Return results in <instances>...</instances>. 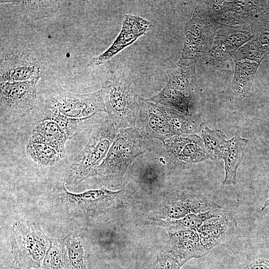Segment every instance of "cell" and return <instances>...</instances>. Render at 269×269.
Here are the masks:
<instances>
[{
    "label": "cell",
    "instance_id": "cell-1",
    "mask_svg": "<svg viewBox=\"0 0 269 269\" xmlns=\"http://www.w3.org/2000/svg\"><path fill=\"white\" fill-rule=\"evenodd\" d=\"M134 128L143 136L162 142L175 135L195 134L200 129L192 118L138 94Z\"/></svg>",
    "mask_w": 269,
    "mask_h": 269
},
{
    "label": "cell",
    "instance_id": "cell-2",
    "mask_svg": "<svg viewBox=\"0 0 269 269\" xmlns=\"http://www.w3.org/2000/svg\"><path fill=\"white\" fill-rule=\"evenodd\" d=\"M157 142L142 135L135 128L120 129L96 175L105 186L121 184L124 176L134 160L154 148Z\"/></svg>",
    "mask_w": 269,
    "mask_h": 269
},
{
    "label": "cell",
    "instance_id": "cell-3",
    "mask_svg": "<svg viewBox=\"0 0 269 269\" xmlns=\"http://www.w3.org/2000/svg\"><path fill=\"white\" fill-rule=\"evenodd\" d=\"M120 129L108 118L93 132L83 149L73 159L65 178V184L75 186L96 177Z\"/></svg>",
    "mask_w": 269,
    "mask_h": 269
},
{
    "label": "cell",
    "instance_id": "cell-4",
    "mask_svg": "<svg viewBox=\"0 0 269 269\" xmlns=\"http://www.w3.org/2000/svg\"><path fill=\"white\" fill-rule=\"evenodd\" d=\"M10 242L15 267L41 269L50 239L38 224L29 220L16 221L12 226Z\"/></svg>",
    "mask_w": 269,
    "mask_h": 269
},
{
    "label": "cell",
    "instance_id": "cell-5",
    "mask_svg": "<svg viewBox=\"0 0 269 269\" xmlns=\"http://www.w3.org/2000/svg\"><path fill=\"white\" fill-rule=\"evenodd\" d=\"M101 89L108 119L119 129L134 128L137 94L132 79L125 75H113L102 84Z\"/></svg>",
    "mask_w": 269,
    "mask_h": 269
},
{
    "label": "cell",
    "instance_id": "cell-6",
    "mask_svg": "<svg viewBox=\"0 0 269 269\" xmlns=\"http://www.w3.org/2000/svg\"><path fill=\"white\" fill-rule=\"evenodd\" d=\"M124 189L117 191L106 187L81 193H72L63 185L60 197L67 213L72 216H94L114 208L124 198Z\"/></svg>",
    "mask_w": 269,
    "mask_h": 269
},
{
    "label": "cell",
    "instance_id": "cell-7",
    "mask_svg": "<svg viewBox=\"0 0 269 269\" xmlns=\"http://www.w3.org/2000/svg\"><path fill=\"white\" fill-rule=\"evenodd\" d=\"M44 108L76 119L90 118L99 113H106L101 89L87 94H53L46 99Z\"/></svg>",
    "mask_w": 269,
    "mask_h": 269
},
{
    "label": "cell",
    "instance_id": "cell-8",
    "mask_svg": "<svg viewBox=\"0 0 269 269\" xmlns=\"http://www.w3.org/2000/svg\"><path fill=\"white\" fill-rule=\"evenodd\" d=\"M212 198L204 195L180 192L167 197L150 218L165 220L181 219L191 214L221 207Z\"/></svg>",
    "mask_w": 269,
    "mask_h": 269
},
{
    "label": "cell",
    "instance_id": "cell-9",
    "mask_svg": "<svg viewBox=\"0 0 269 269\" xmlns=\"http://www.w3.org/2000/svg\"><path fill=\"white\" fill-rule=\"evenodd\" d=\"M40 78L0 83L1 114L22 115L30 112L35 105L36 85Z\"/></svg>",
    "mask_w": 269,
    "mask_h": 269
},
{
    "label": "cell",
    "instance_id": "cell-10",
    "mask_svg": "<svg viewBox=\"0 0 269 269\" xmlns=\"http://www.w3.org/2000/svg\"><path fill=\"white\" fill-rule=\"evenodd\" d=\"M215 36V29L211 22L201 14H194L185 26L182 58L198 60L207 54Z\"/></svg>",
    "mask_w": 269,
    "mask_h": 269
},
{
    "label": "cell",
    "instance_id": "cell-11",
    "mask_svg": "<svg viewBox=\"0 0 269 269\" xmlns=\"http://www.w3.org/2000/svg\"><path fill=\"white\" fill-rule=\"evenodd\" d=\"M254 36L251 27L247 24L222 27L218 31L213 45L206 55L207 61L212 64L222 62Z\"/></svg>",
    "mask_w": 269,
    "mask_h": 269
},
{
    "label": "cell",
    "instance_id": "cell-12",
    "mask_svg": "<svg viewBox=\"0 0 269 269\" xmlns=\"http://www.w3.org/2000/svg\"><path fill=\"white\" fill-rule=\"evenodd\" d=\"M152 27L149 20L138 15L125 14L121 30L112 45L104 52L93 57L88 64L89 67L103 64L117 54L144 35Z\"/></svg>",
    "mask_w": 269,
    "mask_h": 269
},
{
    "label": "cell",
    "instance_id": "cell-13",
    "mask_svg": "<svg viewBox=\"0 0 269 269\" xmlns=\"http://www.w3.org/2000/svg\"><path fill=\"white\" fill-rule=\"evenodd\" d=\"M42 68L38 59L26 52L7 55L1 60L0 83L23 82L41 77Z\"/></svg>",
    "mask_w": 269,
    "mask_h": 269
},
{
    "label": "cell",
    "instance_id": "cell-14",
    "mask_svg": "<svg viewBox=\"0 0 269 269\" xmlns=\"http://www.w3.org/2000/svg\"><path fill=\"white\" fill-rule=\"evenodd\" d=\"M162 142L166 151L179 166L209 159L201 137L195 134L175 135Z\"/></svg>",
    "mask_w": 269,
    "mask_h": 269
},
{
    "label": "cell",
    "instance_id": "cell-15",
    "mask_svg": "<svg viewBox=\"0 0 269 269\" xmlns=\"http://www.w3.org/2000/svg\"><path fill=\"white\" fill-rule=\"evenodd\" d=\"M237 225L234 216L227 209L219 216L206 221L196 230L204 249L208 253L226 242L235 232Z\"/></svg>",
    "mask_w": 269,
    "mask_h": 269
},
{
    "label": "cell",
    "instance_id": "cell-16",
    "mask_svg": "<svg viewBox=\"0 0 269 269\" xmlns=\"http://www.w3.org/2000/svg\"><path fill=\"white\" fill-rule=\"evenodd\" d=\"M168 234V248L187 261L208 254L201 244L196 230H184Z\"/></svg>",
    "mask_w": 269,
    "mask_h": 269
},
{
    "label": "cell",
    "instance_id": "cell-17",
    "mask_svg": "<svg viewBox=\"0 0 269 269\" xmlns=\"http://www.w3.org/2000/svg\"><path fill=\"white\" fill-rule=\"evenodd\" d=\"M227 209L221 207L206 212L191 214L177 220H165L149 218V224L164 228L168 233L184 230H197L204 223L212 218L223 214Z\"/></svg>",
    "mask_w": 269,
    "mask_h": 269
},
{
    "label": "cell",
    "instance_id": "cell-18",
    "mask_svg": "<svg viewBox=\"0 0 269 269\" xmlns=\"http://www.w3.org/2000/svg\"><path fill=\"white\" fill-rule=\"evenodd\" d=\"M248 141L247 138L238 134L227 140L222 157L225 168L224 185H235L237 183V169L244 158Z\"/></svg>",
    "mask_w": 269,
    "mask_h": 269
},
{
    "label": "cell",
    "instance_id": "cell-19",
    "mask_svg": "<svg viewBox=\"0 0 269 269\" xmlns=\"http://www.w3.org/2000/svg\"><path fill=\"white\" fill-rule=\"evenodd\" d=\"M30 137L50 145L63 158L65 157V144L68 138L60 128L54 122L49 120L38 122Z\"/></svg>",
    "mask_w": 269,
    "mask_h": 269
},
{
    "label": "cell",
    "instance_id": "cell-20",
    "mask_svg": "<svg viewBox=\"0 0 269 269\" xmlns=\"http://www.w3.org/2000/svg\"><path fill=\"white\" fill-rule=\"evenodd\" d=\"M195 64L196 62L193 60L180 59L167 71V84L181 92L187 90L195 80Z\"/></svg>",
    "mask_w": 269,
    "mask_h": 269
},
{
    "label": "cell",
    "instance_id": "cell-21",
    "mask_svg": "<svg viewBox=\"0 0 269 269\" xmlns=\"http://www.w3.org/2000/svg\"><path fill=\"white\" fill-rule=\"evenodd\" d=\"M260 63L247 59L236 62L232 89L239 96L245 97L250 92Z\"/></svg>",
    "mask_w": 269,
    "mask_h": 269
},
{
    "label": "cell",
    "instance_id": "cell-22",
    "mask_svg": "<svg viewBox=\"0 0 269 269\" xmlns=\"http://www.w3.org/2000/svg\"><path fill=\"white\" fill-rule=\"evenodd\" d=\"M148 99L192 118L189 113L190 97L173 89L167 83L160 92Z\"/></svg>",
    "mask_w": 269,
    "mask_h": 269
},
{
    "label": "cell",
    "instance_id": "cell-23",
    "mask_svg": "<svg viewBox=\"0 0 269 269\" xmlns=\"http://www.w3.org/2000/svg\"><path fill=\"white\" fill-rule=\"evenodd\" d=\"M26 152L33 161L43 166L55 165L63 158L53 147L30 137L26 145Z\"/></svg>",
    "mask_w": 269,
    "mask_h": 269
},
{
    "label": "cell",
    "instance_id": "cell-24",
    "mask_svg": "<svg viewBox=\"0 0 269 269\" xmlns=\"http://www.w3.org/2000/svg\"><path fill=\"white\" fill-rule=\"evenodd\" d=\"M42 269H71L65 240L50 239V245L44 258Z\"/></svg>",
    "mask_w": 269,
    "mask_h": 269
},
{
    "label": "cell",
    "instance_id": "cell-25",
    "mask_svg": "<svg viewBox=\"0 0 269 269\" xmlns=\"http://www.w3.org/2000/svg\"><path fill=\"white\" fill-rule=\"evenodd\" d=\"M201 136L209 159H222L227 141L224 133L221 130L205 127L201 130Z\"/></svg>",
    "mask_w": 269,
    "mask_h": 269
},
{
    "label": "cell",
    "instance_id": "cell-26",
    "mask_svg": "<svg viewBox=\"0 0 269 269\" xmlns=\"http://www.w3.org/2000/svg\"><path fill=\"white\" fill-rule=\"evenodd\" d=\"M89 119L90 118L84 119L70 118L54 110L44 108L39 121L49 120L54 122L62 130L68 139H69L75 136L82 130L81 124Z\"/></svg>",
    "mask_w": 269,
    "mask_h": 269
},
{
    "label": "cell",
    "instance_id": "cell-27",
    "mask_svg": "<svg viewBox=\"0 0 269 269\" xmlns=\"http://www.w3.org/2000/svg\"><path fill=\"white\" fill-rule=\"evenodd\" d=\"M71 269H88L85 252L77 237L71 236L65 240Z\"/></svg>",
    "mask_w": 269,
    "mask_h": 269
},
{
    "label": "cell",
    "instance_id": "cell-28",
    "mask_svg": "<svg viewBox=\"0 0 269 269\" xmlns=\"http://www.w3.org/2000/svg\"><path fill=\"white\" fill-rule=\"evenodd\" d=\"M187 262L167 248L157 256L152 269H180Z\"/></svg>",
    "mask_w": 269,
    "mask_h": 269
},
{
    "label": "cell",
    "instance_id": "cell-29",
    "mask_svg": "<svg viewBox=\"0 0 269 269\" xmlns=\"http://www.w3.org/2000/svg\"><path fill=\"white\" fill-rule=\"evenodd\" d=\"M245 269H269V261L257 259L249 264Z\"/></svg>",
    "mask_w": 269,
    "mask_h": 269
},
{
    "label": "cell",
    "instance_id": "cell-30",
    "mask_svg": "<svg viewBox=\"0 0 269 269\" xmlns=\"http://www.w3.org/2000/svg\"><path fill=\"white\" fill-rule=\"evenodd\" d=\"M269 206V198L265 201L263 205L262 206L261 208V210L264 211Z\"/></svg>",
    "mask_w": 269,
    "mask_h": 269
},
{
    "label": "cell",
    "instance_id": "cell-31",
    "mask_svg": "<svg viewBox=\"0 0 269 269\" xmlns=\"http://www.w3.org/2000/svg\"><path fill=\"white\" fill-rule=\"evenodd\" d=\"M2 269H23V268H17V267H5L4 268H3Z\"/></svg>",
    "mask_w": 269,
    "mask_h": 269
},
{
    "label": "cell",
    "instance_id": "cell-32",
    "mask_svg": "<svg viewBox=\"0 0 269 269\" xmlns=\"http://www.w3.org/2000/svg\"></svg>",
    "mask_w": 269,
    "mask_h": 269
}]
</instances>
